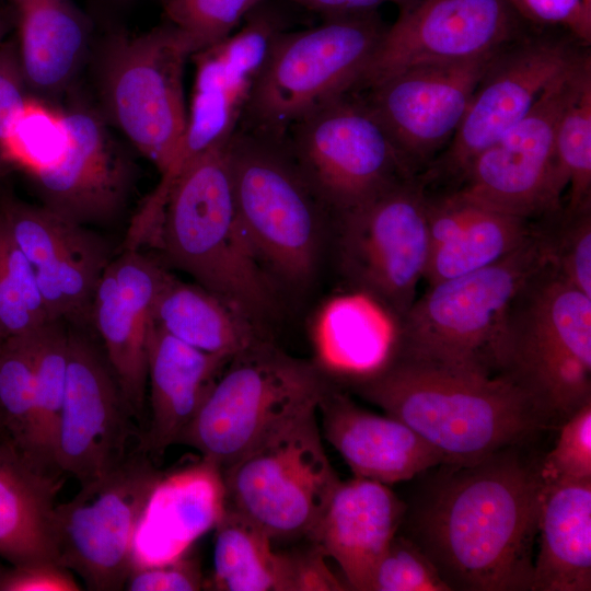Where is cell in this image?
Here are the masks:
<instances>
[{
	"instance_id": "obj_1",
	"label": "cell",
	"mask_w": 591,
	"mask_h": 591,
	"mask_svg": "<svg viewBox=\"0 0 591 591\" xmlns=\"http://www.w3.org/2000/svg\"><path fill=\"white\" fill-rule=\"evenodd\" d=\"M525 447L440 464L406 503L404 535L451 591H532L544 482Z\"/></svg>"
},
{
	"instance_id": "obj_2",
	"label": "cell",
	"mask_w": 591,
	"mask_h": 591,
	"mask_svg": "<svg viewBox=\"0 0 591 591\" xmlns=\"http://www.w3.org/2000/svg\"><path fill=\"white\" fill-rule=\"evenodd\" d=\"M354 392L409 426L444 459L470 464L528 445L552 424L509 375L448 368L394 355Z\"/></svg>"
},
{
	"instance_id": "obj_3",
	"label": "cell",
	"mask_w": 591,
	"mask_h": 591,
	"mask_svg": "<svg viewBox=\"0 0 591 591\" xmlns=\"http://www.w3.org/2000/svg\"><path fill=\"white\" fill-rule=\"evenodd\" d=\"M230 139L201 152L181 170L151 241L171 265L259 327L276 306L275 282L239 219Z\"/></svg>"
},
{
	"instance_id": "obj_4",
	"label": "cell",
	"mask_w": 591,
	"mask_h": 591,
	"mask_svg": "<svg viewBox=\"0 0 591 591\" xmlns=\"http://www.w3.org/2000/svg\"><path fill=\"white\" fill-rule=\"evenodd\" d=\"M549 264L534 235L502 259L428 286L396 323L395 355L448 368L498 374V351L510 305Z\"/></svg>"
},
{
	"instance_id": "obj_5",
	"label": "cell",
	"mask_w": 591,
	"mask_h": 591,
	"mask_svg": "<svg viewBox=\"0 0 591 591\" xmlns=\"http://www.w3.org/2000/svg\"><path fill=\"white\" fill-rule=\"evenodd\" d=\"M509 375L553 425L591 401V297L551 264L513 299L498 351Z\"/></svg>"
},
{
	"instance_id": "obj_6",
	"label": "cell",
	"mask_w": 591,
	"mask_h": 591,
	"mask_svg": "<svg viewBox=\"0 0 591 591\" xmlns=\"http://www.w3.org/2000/svg\"><path fill=\"white\" fill-rule=\"evenodd\" d=\"M332 385L315 362L289 356L264 339L228 362L177 444L196 450L222 471L317 410Z\"/></svg>"
},
{
	"instance_id": "obj_7",
	"label": "cell",
	"mask_w": 591,
	"mask_h": 591,
	"mask_svg": "<svg viewBox=\"0 0 591 591\" xmlns=\"http://www.w3.org/2000/svg\"><path fill=\"white\" fill-rule=\"evenodd\" d=\"M386 28L372 11L325 16L316 26L279 32L237 129L286 138L298 120L354 92Z\"/></svg>"
},
{
	"instance_id": "obj_8",
	"label": "cell",
	"mask_w": 591,
	"mask_h": 591,
	"mask_svg": "<svg viewBox=\"0 0 591 591\" xmlns=\"http://www.w3.org/2000/svg\"><path fill=\"white\" fill-rule=\"evenodd\" d=\"M229 150L239 219L256 257L274 282L304 286L316 271L331 213L285 138L236 129Z\"/></svg>"
},
{
	"instance_id": "obj_9",
	"label": "cell",
	"mask_w": 591,
	"mask_h": 591,
	"mask_svg": "<svg viewBox=\"0 0 591 591\" xmlns=\"http://www.w3.org/2000/svg\"><path fill=\"white\" fill-rule=\"evenodd\" d=\"M100 47L97 85L104 117L162 175L186 130L184 70L196 46L165 22L137 35L112 30Z\"/></svg>"
},
{
	"instance_id": "obj_10",
	"label": "cell",
	"mask_w": 591,
	"mask_h": 591,
	"mask_svg": "<svg viewBox=\"0 0 591 591\" xmlns=\"http://www.w3.org/2000/svg\"><path fill=\"white\" fill-rule=\"evenodd\" d=\"M225 507L271 541L308 537L340 478L312 410L221 471Z\"/></svg>"
},
{
	"instance_id": "obj_11",
	"label": "cell",
	"mask_w": 591,
	"mask_h": 591,
	"mask_svg": "<svg viewBox=\"0 0 591 591\" xmlns=\"http://www.w3.org/2000/svg\"><path fill=\"white\" fill-rule=\"evenodd\" d=\"M285 140L334 220L415 177L358 93L314 109L290 127Z\"/></svg>"
},
{
	"instance_id": "obj_12",
	"label": "cell",
	"mask_w": 591,
	"mask_h": 591,
	"mask_svg": "<svg viewBox=\"0 0 591 591\" xmlns=\"http://www.w3.org/2000/svg\"><path fill=\"white\" fill-rule=\"evenodd\" d=\"M162 476L139 444L113 472L56 505L57 563L80 576L88 590H124L139 523Z\"/></svg>"
},
{
	"instance_id": "obj_13",
	"label": "cell",
	"mask_w": 591,
	"mask_h": 591,
	"mask_svg": "<svg viewBox=\"0 0 591 591\" xmlns=\"http://www.w3.org/2000/svg\"><path fill=\"white\" fill-rule=\"evenodd\" d=\"M341 274L351 290L397 323L409 310L429 256L426 194L417 176L335 219Z\"/></svg>"
},
{
	"instance_id": "obj_14",
	"label": "cell",
	"mask_w": 591,
	"mask_h": 591,
	"mask_svg": "<svg viewBox=\"0 0 591 591\" xmlns=\"http://www.w3.org/2000/svg\"><path fill=\"white\" fill-rule=\"evenodd\" d=\"M588 53L543 91L517 125L471 163L455 195L487 208L536 221L561 210L555 174V135Z\"/></svg>"
},
{
	"instance_id": "obj_15",
	"label": "cell",
	"mask_w": 591,
	"mask_h": 591,
	"mask_svg": "<svg viewBox=\"0 0 591 591\" xmlns=\"http://www.w3.org/2000/svg\"><path fill=\"white\" fill-rule=\"evenodd\" d=\"M583 53L568 39L528 34L502 49L449 143L418 175L425 189L455 188L474 159L525 117L548 84Z\"/></svg>"
},
{
	"instance_id": "obj_16",
	"label": "cell",
	"mask_w": 591,
	"mask_h": 591,
	"mask_svg": "<svg viewBox=\"0 0 591 591\" xmlns=\"http://www.w3.org/2000/svg\"><path fill=\"white\" fill-rule=\"evenodd\" d=\"M398 10L354 93L405 68L479 58L526 35L509 0H410Z\"/></svg>"
},
{
	"instance_id": "obj_17",
	"label": "cell",
	"mask_w": 591,
	"mask_h": 591,
	"mask_svg": "<svg viewBox=\"0 0 591 591\" xmlns=\"http://www.w3.org/2000/svg\"><path fill=\"white\" fill-rule=\"evenodd\" d=\"M501 50L463 61L415 65L358 92L414 176L449 143Z\"/></svg>"
},
{
	"instance_id": "obj_18",
	"label": "cell",
	"mask_w": 591,
	"mask_h": 591,
	"mask_svg": "<svg viewBox=\"0 0 591 591\" xmlns=\"http://www.w3.org/2000/svg\"><path fill=\"white\" fill-rule=\"evenodd\" d=\"M135 415L105 352L69 333L67 383L55 445V464L80 486L117 468L138 438Z\"/></svg>"
},
{
	"instance_id": "obj_19",
	"label": "cell",
	"mask_w": 591,
	"mask_h": 591,
	"mask_svg": "<svg viewBox=\"0 0 591 591\" xmlns=\"http://www.w3.org/2000/svg\"><path fill=\"white\" fill-rule=\"evenodd\" d=\"M266 2L245 18L240 31L192 56L196 73L186 130L165 178L174 181L190 160L239 128L273 40L285 30L281 15Z\"/></svg>"
},
{
	"instance_id": "obj_20",
	"label": "cell",
	"mask_w": 591,
	"mask_h": 591,
	"mask_svg": "<svg viewBox=\"0 0 591 591\" xmlns=\"http://www.w3.org/2000/svg\"><path fill=\"white\" fill-rule=\"evenodd\" d=\"M59 114L61 146L30 173L43 206L81 225L109 221L126 204L130 160L99 112L76 103Z\"/></svg>"
},
{
	"instance_id": "obj_21",
	"label": "cell",
	"mask_w": 591,
	"mask_h": 591,
	"mask_svg": "<svg viewBox=\"0 0 591 591\" xmlns=\"http://www.w3.org/2000/svg\"><path fill=\"white\" fill-rule=\"evenodd\" d=\"M0 219L33 267L53 321H91L97 282L108 265L106 243L85 225L44 206L0 201Z\"/></svg>"
},
{
	"instance_id": "obj_22",
	"label": "cell",
	"mask_w": 591,
	"mask_h": 591,
	"mask_svg": "<svg viewBox=\"0 0 591 591\" xmlns=\"http://www.w3.org/2000/svg\"><path fill=\"white\" fill-rule=\"evenodd\" d=\"M167 271L140 250H127L104 269L91 321L137 422H143L148 385V336L157 294Z\"/></svg>"
},
{
	"instance_id": "obj_23",
	"label": "cell",
	"mask_w": 591,
	"mask_h": 591,
	"mask_svg": "<svg viewBox=\"0 0 591 591\" xmlns=\"http://www.w3.org/2000/svg\"><path fill=\"white\" fill-rule=\"evenodd\" d=\"M405 511L406 502L389 485L354 476L339 480L306 538L335 560L348 589L369 591Z\"/></svg>"
},
{
	"instance_id": "obj_24",
	"label": "cell",
	"mask_w": 591,
	"mask_h": 591,
	"mask_svg": "<svg viewBox=\"0 0 591 591\" xmlns=\"http://www.w3.org/2000/svg\"><path fill=\"white\" fill-rule=\"evenodd\" d=\"M317 412L321 432L356 477L390 486L444 464L443 456L405 422L360 407L334 385Z\"/></svg>"
},
{
	"instance_id": "obj_25",
	"label": "cell",
	"mask_w": 591,
	"mask_h": 591,
	"mask_svg": "<svg viewBox=\"0 0 591 591\" xmlns=\"http://www.w3.org/2000/svg\"><path fill=\"white\" fill-rule=\"evenodd\" d=\"M428 286L487 267L511 254L536 231V221L503 213L452 192H427Z\"/></svg>"
},
{
	"instance_id": "obj_26",
	"label": "cell",
	"mask_w": 591,
	"mask_h": 591,
	"mask_svg": "<svg viewBox=\"0 0 591 591\" xmlns=\"http://www.w3.org/2000/svg\"><path fill=\"white\" fill-rule=\"evenodd\" d=\"M231 359L194 348L152 322L147 354L150 418L140 440L152 459L177 444Z\"/></svg>"
},
{
	"instance_id": "obj_27",
	"label": "cell",
	"mask_w": 591,
	"mask_h": 591,
	"mask_svg": "<svg viewBox=\"0 0 591 591\" xmlns=\"http://www.w3.org/2000/svg\"><path fill=\"white\" fill-rule=\"evenodd\" d=\"M225 503L221 471L207 461L163 474L136 533L132 569L186 554L196 538L215 529Z\"/></svg>"
},
{
	"instance_id": "obj_28",
	"label": "cell",
	"mask_w": 591,
	"mask_h": 591,
	"mask_svg": "<svg viewBox=\"0 0 591 591\" xmlns=\"http://www.w3.org/2000/svg\"><path fill=\"white\" fill-rule=\"evenodd\" d=\"M10 10L30 91L54 96L78 73L92 33L91 18L72 0H3Z\"/></svg>"
},
{
	"instance_id": "obj_29",
	"label": "cell",
	"mask_w": 591,
	"mask_h": 591,
	"mask_svg": "<svg viewBox=\"0 0 591 591\" xmlns=\"http://www.w3.org/2000/svg\"><path fill=\"white\" fill-rule=\"evenodd\" d=\"M316 364L345 383L367 378L395 355L396 322L374 300L351 290L324 302L312 322Z\"/></svg>"
},
{
	"instance_id": "obj_30",
	"label": "cell",
	"mask_w": 591,
	"mask_h": 591,
	"mask_svg": "<svg viewBox=\"0 0 591 591\" xmlns=\"http://www.w3.org/2000/svg\"><path fill=\"white\" fill-rule=\"evenodd\" d=\"M536 543L532 591L591 590V479L544 482Z\"/></svg>"
},
{
	"instance_id": "obj_31",
	"label": "cell",
	"mask_w": 591,
	"mask_h": 591,
	"mask_svg": "<svg viewBox=\"0 0 591 591\" xmlns=\"http://www.w3.org/2000/svg\"><path fill=\"white\" fill-rule=\"evenodd\" d=\"M60 475L0 441V558L10 566L55 561L53 518Z\"/></svg>"
},
{
	"instance_id": "obj_32",
	"label": "cell",
	"mask_w": 591,
	"mask_h": 591,
	"mask_svg": "<svg viewBox=\"0 0 591 591\" xmlns=\"http://www.w3.org/2000/svg\"><path fill=\"white\" fill-rule=\"evenodd\" d=\"M152 322L194 348L231 358L264 340L259 327L222 299L170 274L154 300Z\"/></svg>"
},
{
	"instance_id": "obj_33",
	"label": "cell",
	"mask_w": 591,
	"mask_h": 591,
	"mask_svg": "<svg viewBox=\"0 0 591 591\" xmlns=\"http://www.w3.org/2000/svg\"><path fill=\"white\" fill-rule=\"evenodd\" d=\"M213 566L205 589L217 591H288L286 552L253 521L225 507L215 526Z\"/></svg>"
},
{
	"instance_id": "obj_34",
	"label": "cell",
	"mask_w": 591,
	"mask_h": 591,
	"mask_svg": "<svg viewBox=\"0 0 591 591\" xmlns=\"http://www.w3.org/2000/svg\"><path fill=\"white\" fill-rule=\"evenodd\" d=\"M33 333L0 341V441L51 473L42 465L36 447Z\"/></svg>"
},
{
	"instance_id": "obj_35",
	"label": "cell",
	"mask_w": 591,
	"mask_h": 591,
	"mask_svg": "<svg viewBox=\"0 0 591 591\" xmlns=\"http://www.w3.org/2000/svg\"><path fill=\"white\" fill-rule=\"evenodd\" d=\"M69 333L53 321L33 333L35 437L39 461L61 475L55 464V445L66 393Z\"/></svg>"
},
{
	"instance_id": "obj_36",
	"label": "cell",
	"mask_w": 591,
	"mask_h": 591,
	"mask_svg": "<svg viewBox=\"0 0 591 591\" xmlns=\"http://www.w3.org/2000/svg\"><path fill=\"white\" fill-rule=\"evenodd\" d=\"M555 174L559 189L569 185L568 210L591 207V58L567 101L555 135Z\"/></svg>"
},
{
	"instance_id": "obj_37",
	"label": "cell",
	"mask_w": 591,
	"mask_h": 591,
	"mask_svg": "<svg viewBox=\"0 0 591 591\" xmlns=\"http://www.w3.org/2000/svg\"><path fill=\"white\" fill-rule=\"evenodd\" d=\"M50 322L33 267L0 219V341Z\"/></svg>"
},
{
	"instance_id": "obj_38",
	"label": "cell",
	"mask_w": 591,
	"mask_h": 591,
	"mask_svg": "<svg viewBox=\"0 0 591 591\" xmlns=\"http://www.w3.org/2000/svg\"><path fill=\"white\" fill-rule=\"evenodd\" d=\"M549 264L568 282L591 297V207L537 220Z\"/></svg>"
},
{
	"instance_id": "obj_39",
	"label": "cell",
	"mask_w": 591,
	"mask_h": 591,
	"mask_svg": "<svg viewBox=\"0 0 591 591\" xmlns=\"http://www.w3.org/2000/svg\"><path fill=\"white\" fill-rule=\"evenodd\" d=\"M267 0H161L166 22L184 32L197 53L232 34V31Z\"/></svg>"
},
{
	"instance_id": "obj_40",
	"label": "cell",
	"mask_w": 591,
	"mask_h": 591,
	"mask_svg": "<svg viewBox=\"0 0 591 591\" xmlns=\"http://www.w3.org/2000/svg\"><path fill=\"white\" fill-rule=\"evenodd\" d=\"M369 591H451L432 561L398 533L378 563Z\"/></svg>"
},
{
	"instance_id": "obj_41",
	"label": "cell",
	"mask_w": 591,
	"mask_h": 591,
	"mask_svg": "<svg viewBox=\"0 0 591 591\" xmlns=\"http://www.w3.org/2000/svg\"><path fill=\"white\" fill-rule=\"evenodd\" d=\"M544 482L591 479V401L560 422L554 448L540 461Z\"/></svg>"
},
{
	"instance_id": "obj_42",
	"label": "cell",
	"mask_w": 591,
	"mask_h": 591,
	"mask_svg": "<svg viewBox=\"0 0 591 591\" xmlns=\"http://www.w3.org/2000/svg\"><path fill=\"white\" fill-rule=\"evenodd\" d=\"M519 15L535 26L560 27L579 44L591 43V1L509 0Z\"/></svg>"
},
{
	"instance_id": "obj_43",
	"label": "cell",
	"mask_w": 591,
	"mask_h": 591,
	"mask_svg": "<svg viewBox=\"0 0 591 591\" xmlns=\"http://www.w3.org/2000/svg\"><path fill=\"white\" fill-rule=\"evenodd\" d=\"M205 581L199 560L184 554L167 563L132 569L124 590L198 591L205 589Z\"/></svg>"
},
{
	"instance_id": "obj_44",
	"label": "cell",
	"mask_w": 591,
	"mask_h": 591,
	"mask_svg": "<svg viewBox=\"0 0 591 591\" xmlns=\"http://www.w3.org/2000/svg\"><path fill=\"white\" fill-rule=\"evenodd\" d=\"M30 92L22 69L15 37H8L0 45V172L1 149L11 125L24 105Z\"/></svg>"
},
{
	"instance_id": "obj_45",
	"label": "cell",
	"mask_w": 591,
	"mask_h": 591,
	"mask_svg": "<svg viewBox=\"0 0 591 591\" xmlns=\"http://www.w3.org/2000/svg\"><path fill=\"white\" fill-rule=\"evenodd\" d=\"M288 561V591H343L348 587L328 568L323 553L310 542L302 548L285 551Z\"/></svg>"
},
{
	"instance_id": "obj_46",
	"label": "cell",
	"mask_w": 591,
	"mask_h": 591,
	"mask_svg": "<svg viewBox=\"0 0 591 591\" xmlns=\"http://www.w3.org/2000/svg\"><path fill=\"white\" fill-rule=\"evenodd\" d=\"M80 584L70 570L55 561L7 567L0 591H78Z\"/></svg>"
},
{
	"instance_id": "obj_47",
	"label": "cell",
	"mask_w": 591,
	"mask_h": 591,
	"mask_svg": "<svg viewBox=\"0 0 591 591\" xmlns=\"http://www.w3.org/2000/svg\"><path fill=\"white\" fill-rule=\"evenodd\" d=\"M325 16L366 13L378 11L385 3H394L399 8L410 0H285Z\"/></svg>"
},
{
	"instance_id": "obj_48",
	"label": "cell",
	"mask_w": 591,
	"mask_h": 591,
	"mask_svg": "<svg viewBox=\"0 0 591 591\" xmlns=\"http://www.w3.org/2000/svg\"><path fill=\"white\" fill-rule=\"evenodd\" d=\"M13 31V21L9 8L3 2L0 4V45L10 36Z\"/></svg>"
},
{
	"instance_id": "obj_49",
	"label": "cell",
	"mask_w": 591,
	"mask_h": 591,
	"mask_svg": "<svg viewBox=\"0 0 591 591\" xmlns=\"http://www.w3.org/2000/svg\"><path fill=\"white\" fill-rule=\"evenodd\" d=\"M102 3H104L106 7H124L128 4L131 0H100Z\"/></svg>"
},
{
	"instance_id": "obj_50",
	"label": "cell",
	"mask_w": 591,
	"mask_h": 591,
	"mask_svg": "<svg viewBox=\"0 0 591 591\" xmlns=\"http://www.w3.org/2000/svg\"><path fill=\"white\" fill-rule=\"evenodd\" d=\"M5 568H7V567H3V566L0 565V579H1V577H2V575H3V572H4V570H5Z\"/></svg>"
},
{
	"instance_id": "obj_51",
	"label": "cell",
	"mask_w": 591,
	"mask_h": 591,
	"mask_svg": "<svg viewBox=\"0 0 591 591\" xmlns=\"http://www.w3.org/2000/svg\"><path fill=\"white\" fill-rule=\"evenodd\" d=\"M589 1H591V0H589Z\"/></svg>"
},
{
	"instance_id": "obj_52",
	"label": "cell",
	"mask_w": 591,
	"mask_h": 591,
	"mask_svg": "<svg viewBox=\"0 0 591 591\" xmlns=\"http://www.w3.org/2000/svg\"><path fill=\"white\" fill-rule=\"evenodd\" d=\"M1 173V172H0Z\"/></svg>"
}]
</instances>
